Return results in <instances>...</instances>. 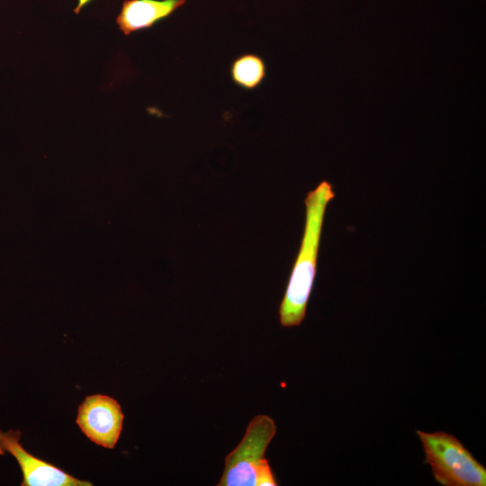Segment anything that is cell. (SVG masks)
Returning a JSON list of instances; mask_svg holds the SVG:
<instances>
[{
    "instance_id": "obj_5",
    "label": "cell",
    "mask_w": 486,
    "mask_h": 486,
    "mask_svg": "<svg viewBox=\"0 0 486 486\" xmlns=\"http://www.w3.org/2000/svg\"><path fill=\"white\" fill-rule=\"evenodd\" d=\"M19 430L0 429V454L9 453L17 461L22 472V486H91L67 473L60 468L41 460L27 452L20 443Z\"/></svg>"
},
{
    "instance_id": "obj_9",
    "label": "cell",
    "mask_w": 486,
    "mask_h": 486,
    "mask_svg": "<svg viewBox=\"0 0 486 486\" xmlns=\"http://www.w3.org/2000/svg\"><path fill=\"white\" fill-rule=\"evenodd\" d=\"M92 0H78L77 6L75 8L74 12L76 14H78L80 10L86 6L88 3H90Z\"/></svg>"
},
{
    "instance_id": "obj_8",
    "label": "cell",
    "mask_w": 486,
    "mask_h": 486,
    "mask_svg": "<svg viewBox=\"0 0 486 486\" xmlns=\"http://www.w3.org/2000/svg\"><path fill=\"white\" fill-rule=\"evenodd\" d=\"M277 485L268 462H265L259 468L256 480V486H275Z\"/></svg>"
},
{
    "instance_id": "obj_7",
    "label": "cell",
    "mask_w": 486,
    "mask_h": 486,
    "mask_svg": "<svg viewBox=\"0 0 486 486\" xmlns=\"http://www.w3.org/2000/svg\"><path fill=\"white\" fill-rule=\"evenodd\" d=\"M230 73L235 85L245 90H254L264 81L266 67L259 55L245 53L233 60Z\"/></svg>"
},
{
    "instance_id": "obj_4",
    "label": "cell",
    "mask_w": 486,
    "mask_h": 486,
    "mask_svg": "<svg viewBox=\"0 0 486 486\" xmlns=\"http://www.w3.org/2000/svg\"><path fill=\"white\" fill-rule=\"evenodd\" d=\"M123 418L117 400L95 394L87 396L80 404L76 422L92 442L112 449L120 437Z\"/></svg>"
},
{
    "instance_id": "obj_3",
    "label": "cell",
    "mask_w": 486,
    "mask_h": 486,
    "mask_svg": "<svg viewBox=\"0 0 486 486\" xmlns=\"http://www.w3.org/2000/svg\"><path fill=\"white\" fill-rule=\"evenodd\" d=\"M276 433L273 418L256 416L245 436L225 458V467L218 486H255L259 468L267 460L266 450Z\"/></svg>"
},
{
    "instance_id": "obj_6",
    "label": "cell",
    "mask_w": 486,
    "mask_h": 486,
    "mask_svg": "<svg viewBox=\"0 0 486 486\" xmlns=\"http://www.w3.org/2000/svg\"><path fill=\"white\" fill-rule=\"evenodd\" d=\"M186 0H124L116 18L119 29L129 35L152 27L182 7Z\"/></svg>"
},
{
    "instance_id": "obj_2",
    "label": "cell",
    "mask_w": 486,
    "mask_h": 486,
    "mask_svg": "<svg viewBox=\"0 0 486 486\" xmlns=\"http://www.w3.org/2000/svg\"><path fill=\"white\" fill-rule=\"evenodd\" d=\"M426 463L437 482L445 486H485L486 469L453 435L417 430Z\"/></svg>"
},
{
    "instance_id": "obj_1",
    "label": "cell",
    "mask_w": 486,
    "mask_h": 486,
    "mask_svg": "<svg viewBox=\"0 0 486 486\" xmlns=\"http://www.w3.org/2000/svg\"><path fill=\"white\" fill-rule=\"evenodd\" d=\"M334 197L332 184L328 181H322L314 190L308 193L304 200L306 217L303 237L279 307L280 323L283 327L299 326L305 317L317 272L325 212Z\"/></svg>"
}]
</instances>
